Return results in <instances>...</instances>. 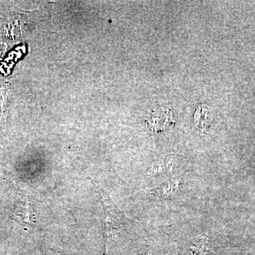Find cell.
I'll list each match as a JSON object with an SVG mask.
<instances>
[{
    "label": "cell",
    "mask_w": 255,
    "mask_h": 255,
    "mask_svg": "<svg viewBox=\"0 0 255 255\" xmlns=\"http://www.w3.org/2000/svg\"><path fill=\"white\" fill-rule=\"evenodd\" d=\"M181 182L176 179H172L170 180L166 181L162 184L152 189L151 191V195L154 199L157 200H167L175 198L179 191Z\"/></svg>",
    "instance_id": "6da1fadb"
},
{
    "label": "cell",
    "mask_w": 255,
    "mask_h": 255,
    "mask_svg": "<svg viewBox=\"0 0 255 255\" xmlns=\"http://www.w3.org/2000/svg\"><path fill=\"white\" fill-rule=\"evenodd\" d=\"M147 122L149 128L154 132L164 131L174 122L169 110H158V112H154Z\"/></svg>",
    "instance_id": "7a4b0ae2"
},
{
    "label": "cell",
    "mask_w": 255,
    "mask_h": 255,
    "mask_svg": "<svg viewBox=\"0 0 255 255\" xmlns=\"http://www.w3.org/2000/svg\"><path fill=\"white\" fill-rule=\"evenodd\" d=\"M173 169V163L169 159H162L152 164L147 170V176L150 179L169 175Z\"/></svg>",
    "instance_id": "3957f363"
},
{
    "label": "cell",
    "mask_w": 255,
    "mask_h": 255,
    "mask_svg": "<svg viewBox=\"0 0 255 255\" xmlns=\"http://www.w3.org/2000/svg\"><path fill=\"white\" fill-rule=\"evenodd\" d=\"M191 250L194 255H206L209 250V241L206 237L200 238L191 246Z\"/></svg>",
    "instance_id": "277c9868"
},
{
    "label": "cell",
    "mask_w": 255,
    "mask_h": 255,
    "mask_svg": "<svg viewBox=\"0 0 255 255\" xmlns=\"http://www.w3.org/2000/svg\"><path fill=\"white\" fill-rule=\"evenodd\" d=\"M9 87L5 84L0 85V115L4 116L6 112V102L9 97Z\"/></svg>",
    "instance_id": "5b68a950"
},
{
    "label": "cell",
    "mask_w": 255,
    "mask_h": 255,
    "mask_svg": "<svg viewBox=\"0 0 255 255\" xmlns=\"http://www.w3.org/2000/svg\"><path fill=\"white\" fill-rule=\"evenodd\" d=\"M145 255H152L150 254V253H147V254H146Z\"/></svg>",
    "instance_id": "8992f818"
}]
</instances>
